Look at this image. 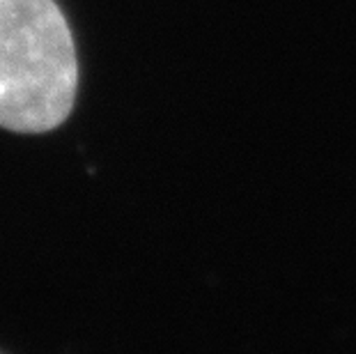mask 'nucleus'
I'll return each mask as SVG.
<instances>
[{"label": "nucleus", "instance_id": "1", "mask_svg": "<svg viewBox=\"0 0 356 354\" xmlns=\"http://www.w3.org/2000/svg\"><path fill=\"white\" fill-rule=\"evenodd\" d=\"M76 90V47L56 0H0V127L56 129L70 118Z\"/></svg>", "mask_w": 356, "mask_h": 354}]
</instances>
